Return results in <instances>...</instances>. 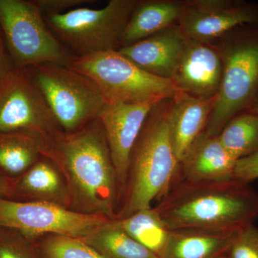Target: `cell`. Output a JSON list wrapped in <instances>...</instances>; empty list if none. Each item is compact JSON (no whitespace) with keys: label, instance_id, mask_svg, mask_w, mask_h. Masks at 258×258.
Instances as JSON below:
<instances>
[{"label":"cell","instance_id":"cell-27","mask_svg":"<svg viewBox=\"0 0 258 258\" xmlns=\"http://www.w3.org/2000/svg\"><path fill=\"white\" fill-rule=\"evenodd\" d=\"M44 16L62 15L80 5L92 4L93 0H33Z\"/></svg>","mask_w":258,"mask_h":258},{"label":"cell","instance_id":"cell-30","mask_svg":"<svg viewBox=\"0 0 258 258\" xmlns=\"http://www.w3.org/2000/svg\"><path fill=\"white\" fill-rule=\"evenodd\" d=\"M11 180L0 171V198H8Z\"/></svg>","mask_w":258,"mask_h":258},{"label":"cell","instance_id":"cell-15","mask_svg":"<svg viewBox=\"0 0 258 258\" xmlns=\"http://www.w3.org/2000/svg\"><path fill=\"white\" fill-rule=\"evenodd\" d=\"M236 161L218 137L204 132L180 161L176 181L199 182L232 179Z\"/></svg>","mask_w":258,"mask_h":258},{"label":"cell","instance_id":"cell-32","mask_svg":"<svg viewBox=\"0 0 258 258\" xmlns=\"http://www.w3.org/2000/svg\"><path fill=\"white\" fill-rule=\"evenodd\" d=\"M220 258H230L228 257V255L227 254H225V255L222 256V257H220Z\"/></svg>","mask_w":258,"mask_h":258},{"label":"cell","instance_id":"cell-25","mask_svg":"<svg viewBox=\"0 0 258 258\" xmlns=\"http://www.w3.org/2000/svg\"><path fill=\"white\" fill-rule=\"evenodd\" d=\"M35 240L15 229L0 227V258H32Z\"/></svg>","mask_w":258,"mask_h":258},{"label":"cell","instance_id":"cell-23","mask_svg":"<svg viewBox=\"0 0 258 258\" xmlns=\"http://www.w3.org/2000/svg\"><path fill=\"white\" fill-rule=\"evenodd\" d=\"M217 137L237 161L258 152V113L247 110L236 115Z\"/></svg>","mask_w":258,"mask_h":258},{"label":"cell","instance_id":"cell-17","mask_svg":"<svg viewBox=\"0 0 258 258\" xmlns=\"http://www.w3.org/2000/svg\"><path fill=\"white\" fill-rule=\"evenodd\" d=\"M217 101V96L203 99L182 92L173 98L169 118V134L179 162L190 146L205 132Z\"/></svg>","mask_w":258,"mask_h":258},{"label":"cell","instance_id":"cell-22","mask_svg":"<svg viewBox=\"0 0 258 258\" xmlns=\"http://www.w3.org/2000/svg\"><path fill=\"white\" fill-rule=\"evenodd\" d=\"M116 220L128 235L160 257L171 230L166 227L155 208L139 210L130 216Z\"/></svg>","mask_w":258,"mask_h":258},{"label":"cell","instance_id":"cell-5","mask_svg":"<svg viewBox=\"0 0 258 258\" xmlns=\"http://www.w3.org/2000/svg\"><path fill=\"white\" fill-rule=\"evenodd\" d=\"M67 66L92 80L106 104L173 99L181 92L170 80L149 74L117 50L74 57Z\"/></svg>","mask_w":258,"mask_h":258},{"label":"cell","instance_id":"cell-3","mask_svg":"<svg viewBox=\"0 0 258 258\" xmlns=\"http://www.w3.org/2000/svg\"><path fill=\"white\" fill-rule=\"evenodd\" d=\"M172 99L159 102L148 115L131 153L122 206L115 219L152 208L170 190L179 172L169 134Z\"/></svg>","mask_w":258,"mask_h":258},{"label":"cell","instance_id":"cell-1","mask_svg":"<svg viewBox=\"0 0 258 258\" xmlns=\"http://www.w3.org/2000/svg\"><path fill=\"white\" fill-rule=\"evenodd\" d=\"M41 152L62 173L71 210L115 219L120 200L118 176L99 118L74 133L59 131L42 137Z\"/></svg>","mask_w":258,"mask_h":258},{"label":"cell","instance_id":"cell-29","mask_svg":"<svg viewBox=\"0 0 258 258\" xmlns=\"http://www.w3.org/2000/svg\"><path fill=\"white\" fill-rule=\"evenodd\" d=\"M14 69V63L12 60L4 33L0 25V84L7 75Z\"/></svg>","mask_w":258,"mask_h":258},{"label":"cell","instance_id":"cell-13","mask_svg":"<svg viewBox=\"0 0 258 258\" xmlns=\"http://www.w3.org/2000/svg\"><path fill=\"white\" fill-rule=\"evenodd\" d=\"M222 79V62L216 47L189 39L171 82L182 93L210 99L218 96Z\"/></svg>","mask_w":258,"mask_h":258},{"label":"cell","instance_id":"cell-10","mask_svg":"<svg viewBox=\"0 0 258 258\" xmlns=\"http://www.w3.org/2000/svg\"><path fill=\"white\" fill-rule=\"evenodd\" d=\"M14 131H28L42 137L62 131L30 68H15L0 84V132Z\"/></svg>","mask_w":258,"mask_h":258},{"label":"cell","instance_id":"cell-28","mask_svg":"<svg viewBox=\"0 0 258 258\" xmlns=\"http://www.w3.org/2000/svg\"><path fill=\"white\" fill-rule=\"evenodd\" d=\"M233 178L249 184L258 179V152L236 161Z\"/></svg>","mask_w":258,"mask_h":258},{"label":"cell","instance_id":"cell-14","mask_svg":"<svg viewBox=\"0 0 258 258\" xmlns=\"http://www.w3.org/2000/svg\"><path fill=\"white\" fill-rule=\"evenodd\" d=\"M188 40L176 25L117 50L149 74L171 81Z\"/></svg>","mask_w":258,"mask_h":258},{"label":"cell","instance_id":"cell-8","mask_svg":"<svg viewBox=\"0 0 258 258\" xmlns=\"http://www.w3.org/2000/svg\"><path fill=\"white\" fill-rule=\"evenodd\" d=\"M138 0H110L104 8H77L45 16L52 33L74 55L117 50L129 17Z\"/></svg>","mask_w":258,"mask_h":258},{"label":"cell","instance_id":"cell-4","mask_svg":"<svg viewBox=\"0 0 258 258\" xmlns=\"http://www.w3.org/2000/svg\"><path fill=\"white\" fill-rule=\"evenodd\" d=\"M222 62L221 86L205 132L217 136L258 98V25H239L211 42Z\"/></svg>","mask_w":258,"mask_h":258},{"label":"cell","instance_id":"cell-9","mask_svg":"<svg viewBox=\"0 0 258 258\" xmlns=\"http://www.w3.org/2000/svg\"><path fill=\"white\" fill-rule=\"evenodd\" d=\"M108 220L54 204L0 198V227L15 229L34 240L49 235L81 239Z\"/></svg>","mask_w":258,"mask_h":258},{"label":"cell","instance_id":"cell-18","mask_svg":"<svg viewBox=\"0 0 258 258\" xmlns=\"http://www.w3.org/2000/svg\"><path fill=\"white\" fill-rule=\"evenodd\" d=\"M186 4V0H138L120 37L118 49L179 25Z\"/></svg>","mask_w":258,"mask_h":258},{"label":"cell","instance_id":"cell-21","mask_svg":"<svg viewBox=\"0 0 258 258\" xmlns=\"http://www.w3.org/2000/svg\"><path fill=\"white\" fill-rule=\"evenodd\" d=\"M104 258H159L109 219L81 238Z\"/></svg>","mask_w":258,"mask_h":258},{"label":"cell","instance_id":"cell-6","mask_svg":"<svg viewBox=\"0 0 258 258\" xmlns=\"http://www.w3.org/2000/svg\"><path fill=\"white\" fill-rule=\"evenodd\" d=\"M0 25L16 69L68 66L74 58L48 28L33 0H0Z\"/></svg>","mask_w":258,"mask_h":258},{"label":"cell","instance_id":"cell-11","mask_svg":"<svg viewBox=\"0 0 258 258\" xmlns=\"http://www.w3.org/2000/svg\"><path fill=\"white\" fill-rule=\"evenodd\" d=\"M258 25V5L244 0H186L179 25L188 39L211 42L239 25Z\"/></svg>","mask_w":258,"mask_h":258},{"label":"cell","instance_id":"cell-20","mask_svg":"<svg viewBox=\"0 0 258 258\" xmlns=\"http://www.w3.org/2000/svg\"><path fill=\"white\" fill-rule=\"evenodd\" d=\"M42 137L28 131L0 132V171L10 179L26 172L42 157Z\"/></svg>","mask_w":258,"mask_h":258},{"label":"cell","instance_id":"cell-12","mask_svg":"<svg viewBox=\"0 0 258 258\" xmlns=\"http://www.w3.org/2000/svg\"><path fill=\"white\" fill-rule=\"evenodd\" d=\"M163 100L165 99H153L138 103L106 104L98 116L118 176L120 200L124 192L129 160L134 144L148 115Z\"/></svg>","mask_w":258,"mask_h":258},{"label":"cell","instance_id":"cell-16","mask_svg":"<svg viewBox=\"0 0 258 258\" xmlns=\"http://www.w3.org/2000/svg\"><path fill=\"white\" fill-rule=\"evenodd\" d=\"M23 202H41L71 209L69 187L57 166L42 157L26 172L12 179L8 198Z\"/></svg>","mask_w":258,"mask_h":258},{"label":"cell","instance_id":"cell-24","mask_svg":"<svg viewBox=\"0 0 258 258\" xmlns=\"http://www.w3.org/2000/svg\"><path fill=\"white\" fill-rule=\"evenodd\" d=\"M42 244L46 258H104L81 239L49 235Z\"/></svg>","mask_w":258,"mask_h":258},{"label":"cell","instance_id":"cell-7","mask_svg":"<svg viewBox=\"0 0 258 258\" xmlns=\"http://www.w3.org/2000/svg\"><path fill=\"white\" fill-rule=\"evenodd\" d=\"M62 132L74 133L97 119L106 103L92 80L62 64L47 63L30 68Z\"/></svg>","mask_w":258,"mask_h":258},{"label":"cell","instance_id":"cell-26","mask_svg":"<svg viewBox=\"0 0 258 258\" xmlns=\"http://www.w3.org/2000/svg\"><path fill=\"white\" fill-rule=\"evenodd\" d=\"M227 255L230 258H258V227L253 224L240 230Z\"/></svg>","mask_w":258,"mask_h":258},{"label":"cell","instance_id":"cell-2","mask_svg":"<svg viewBox=\"0 0 258 258\" xmlns=\"http://www.w3.org/2000/svg\"><path fill=\"white\" fill-rule=\"evenodd\" d=\"M169 230L240 231L258 219V192L249 183L176 180L155 207Z\"/></svg>","mask_w":258,"mask_h":258},{"label":"cell","instance_id":"cell-31","mask_svg":"<svg viewBox=\"0 0 258 258\" xmlns=\"http://www.w3.org/2000/svg\"><path fill=\"white\" fill-rule=\"evenodd\" d=\"M249 110H250V111L256 112V113H258V98L256 100L255 102H254V103H253V105H252V107H251V108H249Z\"/></svg>","mask_w":258,"mask_h":258},{"label":"cell","instance_id":"cell-19","mask_svg":"<svg viewBox=\"0 0 258 258\" xmlns=\"http://www.w3.org/2000/svg\"><path fill=\"white\" fill-rule=\"evenodd\" d=\"M240 231L195 228L171 230L159 258H220L228 254Z\"/></svg>","mask_w":258,"mask_h":258}]
</instances>
